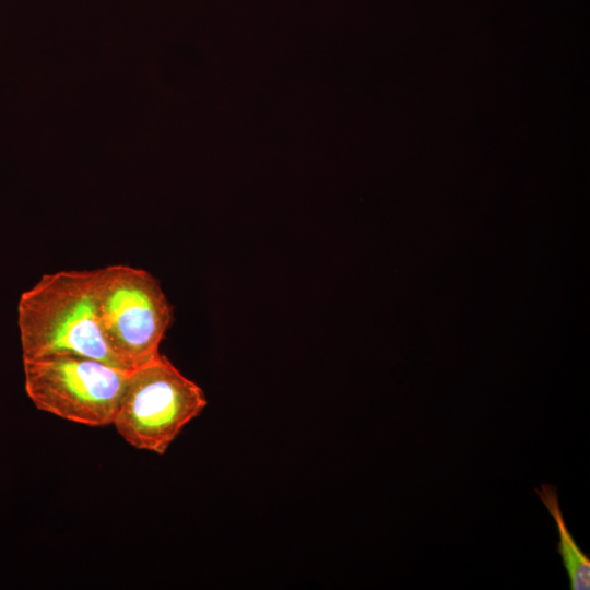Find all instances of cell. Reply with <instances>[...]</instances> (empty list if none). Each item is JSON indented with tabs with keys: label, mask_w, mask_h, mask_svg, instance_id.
Wrapping results in <instances>:
<instances>
[{
	"label": "cell",
	"mask_w": 590,
	"mask_h": 590,
	"mask_svg": "<svg viewBox=\"0 0 590 590\" xmlns=\"http://www.w3.org/2000/svg\"><path fill=\"white\" fill-rule=\"evenodd\" d=\"M558 529L559 542L557 552L569 577L571 590H588L590 588V558L578 546L571 536L559 507L557 488L551 484H542L535 489Z\"/></svg>",
	"instance_id": "5"
},
{
	"label": "cell",
	"mask_w": 590,
	"mask_h": 590,
	"mask_svg": "<svg viewBox=\"0 0 590 590\" xmlns=\"http://www.w3.org/2000/svg\"><path fill=\"white\" fill-rule=\"evenodd\" d=\"M99 270L47 273L22 294L19 328L24 361L68 353L123 368L101 326Z\"/></svg>",
	"instance_id": "1"
},
{
	"label": "cell",
	"mask_w": 590,
	"mask_h": 590,
	"mask_svg": "<svg viewBox=\"0 0 590 590\" xmlns=\"http://www.w3.org/2000/svg\"><path fill=\"white\" fill-rule=\"evenodd\" d=\"M130 369L78 354L24 361L25 389L35 406L87 425L113 424Z\"/></svg>",
	"instance_id": "4"
},
{
	"label": "cell",
	"mask_w": 590,
	"mask_h": 590,
	"mask_svg": "<svg viewBox=\"0 0 590 590\" xmlns=\"http://www.w3.org/2000/svg\"><path fill=\"white\" fill-rule=\"evenodd\" d=\"M206 404L201 387L160 353L129 370L113 425L132 447L164 455Z\"/></svg>",
	"instance_id": "2"
},
{
	"label": "cell",
	"mask_w": 590,
	"mask_h": 590,
	"mask_svg": "<svg viewBox=\"0 0 590 590\" xmlns=\"http://www.w3.org/2000/svg\"><path fill=\"white\" fill-rule=\"evenodd\" d=\"M98 311L105 340L123 368L160 355L173 308L150 272L127 264L101 268Z\"/></svg>",
	"instance_id": "3"
}]
</instances>
